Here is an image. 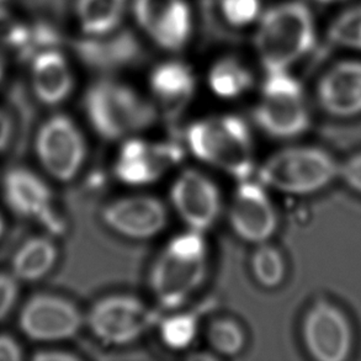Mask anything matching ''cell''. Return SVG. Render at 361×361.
I'll return each mask as SVG.
<instances>
[{"instance_id": "obj_1", "label": "cell", "mask_w": 361, "mask_h": 361, "mask_svg": "<svg viewBox=\"0 0 361 361\" xmlns=\"http://www.w3.org/2000/svg\"><path fill=\"white\" fill-rule=\"evenodd\" d=\"M186 146L196 159L245 180L255 171L254 142L248 123L235 115L196 120L185 132Z\"/></svg>"}, {"instance_id": "obj_2", "label": "cell", "mask_w": 361, "mask_h": 361, "mask_svg": "<svg viewBox=\"0 0 361 361\" xmlns=\"http://www.w3.org/2000/svg\"><path fill=\"white\" fill-rule=\"evenodd\" d=\"M207 271V245L200 232L189 230L173 238L157 257L149 288L166 310L184 305L199 290Z\"/></svg>"}, {"instance_id": "obj_3", "label": "cell", "mask_w": 361, "mask_h": 361, "mask_svg": "<svg viewBox=\"0 0 361 361\" xmlns=\"http://www.w3.org/2000/svg\"><path fill=\"white\" fill-rule=\"evenodd\" d=\"M84 110L90 126L105 141H125L156 123L154 104L127 84L113 79L94 83L84 98Z\"/></svg>"}, {"instance_id": "obj_4", "label": "cell", "mask_w": 361, "mask_h": 361, "mask_svg": "<svg viewBox=\"0 0 361 361\" xmlns=\"http://www.w3.org/2000/svg\"><path fill=\"white\" fill-rule=\"evenodd\" d=\"M314 23L306 5L291 1L264 14L255 46L267 73L285 72L314 44Z\"/></svg>"}, {"instance_id": "obj_5", "label": "cell", "mask_w": 361, "mask_h": 361, "mask_svg": "<svg viewBox=\"0 0 361 361\" xmlns=\"http://www.w3.org/2000/svg\"><path fill=\"white\" fill-rule=\"evenodd\" d=\"M339 163L317 147H288L263 161L258 180L290 195H308L322 190L338 178Z\"/></svg>"}, {"instance_id": "obj_6", "label": "cell", "mask_w": 361, "mask_h": 361, "mask_svg": "<svg viewBox=\"0 0 361 361\" xmlns=\"http://www.w3.org/2000/svg\"><path fill=\"white\" fill-rule=\"evenodd\" d=\"M253 118L255 125L271 138L301 136L311 125L302 85L286 71L268 73Z\"/></svg>"}, {"instance_id": "obj_7", "label": "cell", "mask_w": 361, "mask_h": 361, "mask_svg": "<svg viewBox=\"0 0 361 361\" xmlns=\"http://www.w3.org/2000/svg\"><path fill=\"white\" fill-rule=\"evenodd\" d=\"M159 319V313L130 295H111L99 300L85 318L90 332L113 345L135 342Z\"/></svg>"}, {"instance_id": "obj_8", "label": "cell", "mask_w": 361, "mask_h": 361, "mask_svg": "<svg viewBox=\"0 0 361 361\" xmlns=\"http://www.w3.org/2000/svg\"><path fill=\"white\" fill-rule=\"evenodd\" d=\"M35 149L44 171L59 181L75 178L87 157L83 133L66 115H54L41 125Z\"/></svg>"}, {"instance_id": "obj_9", "label": "cell", "mask_w": 361, "mask_h": 361, "mask_svg": "<svg viewBox=\"0 0 361 361\" xmlns=\"http://www.w3.org/2000/svg\"><path fill=\"white\" fill-rule=\"evenodd\" d=\"M184 154L185 151L178 142L130 137L118 149L114 173L126 185H149L178 166Z\"/></svg>"}, {"instance_id": "obj_10", "label": "cell", "mask_w": 361, "mask_h": 361, "mask_svg": "<svg viewBox=\"0 0 361 361\" xmlns=\"http://www.w3.org/2000/svg\"><path fill=\"white\" fill-rule=\"evenodd\" d=\"M79 308L66 298L41 293L25 303L19 316V327L36 342H57L74 337L83 326Z\"/></svg>"}, {"instance_id": "obj_11", "label": "cell", "mask_w": 361, "mask_h": 361, "mask_svg": "<svg viewBox=\"0 0 361 361\" xmlns=\"http://www.w3.org/2000/svg\"><path fill=\"white\" fill-rule=\"evenodd\" d=\"M303 344L318 361H343L352 350V329L344 313L326 300L308 308L302 322Z\"/></svg>"}, {"instance_id": "obj_12", "label": "cell", "mask_w": 361, "mask_h": 361, "mask_svg": "<svg viewBox=\"0 0 361 361\" xmlns=\"http://www.w3.org/2000/svg\"><path fill=\"white\" fill-rule=\"evenodd\" d=\"M171 202L189 230L204 233L220 217L222 200L215 181L197 169H185L171 188Z\"/></svg>"}, {"instance_id": "obj_13", "label": "cell", "mask_w": 361, "mask_h": 361, "mask_svg": "<svg viewBox=\"0 0 361 361\" xmlns=\"http://www.w3.org/2000/svg\"><path fill=\"white\" fill-rule=\"evenodd\" d=\"M230 224L240 238L250 243H264L278 227V214L260 181H238L230 207Z\"/></svg>"}, {"instance_id": "obj_14", "label": "cell", "mask_w": 361, "mask_h": 361, "mask_svg": "<svg viewBox=\"0 0 361 361\" xmlns=\"http://www.w3.org/2000/svg\"><path fill=\"white\" fill-rule=\"evenodd\" d=\"M102 217L110 230L122 237L149 240L166 228L168 210L154 196H125L109 202Z\"/></svg>"}, {"instance_id": "obj_15", "label": "cell", "mask_w": 361, "mask_h": 361, "mask_svg": "<svg viewBox=\"0 0 361 361\" xmlns=\"http://www.w3.org/2000/svg\"><path fill=\"white\" fill-rule=\"evenodd\" d=\"M152 97L158 115L168 122L183 116L195 93V78L191 69L180 62L161 63L152 72Z\"/></svg>"}, {"instance_id": "obj_16", "label": "cell", "mask_w": 361, "mask_h": 361, "mask_svg": "<svg viewBox=\"0 0 361 361\" xmlns=\"http://www.w3.org/2000/svg\"><path fill=\"white\" fill-rule=\"evenodd\" d=\"M317 98L323 110L332 116L360 115V62H342L329 69L318 84Z\"/></svg>"}, {"instance_id": "obj_17", "label": "cell", "mask_w": 361, "mask_h": 361, "mask_svg": "<svg viewBox=\"0 0 361 361\" xmlns=\"http://www.w3.org/2000/svg\"><path fill=\"white\" fill-rule=\"evenodd\" d=\"M75 49L84 63L102 72L116 71L138 63L143 56L141 42L128 30L79 41Z\"/></svg>"}, {"instance_id": "obj_18", "label": "cell", "mask_w": 361, "mask_h": 361, "mask_svg": "<svg viewBox=\"0 0 361 361\" xmlns=\"http://www.w3.org/2000/svg\"><path fill=\"white\" fill-rule=\"evenodd\" d=\"M31 74L35 95L44 105L63 103L73 89L68 62L56 49H44L35 54Z\"/></svg>"}, {"instance_id": "obj_19", "label": "cell", "mask_w": 361, "mask_h": 361, "mask_svg": "<svg viewBox=\"0 0 361 361\" xmlns=\"http://www.w3.org/2000/svg\"><path fill=\"white\" fill-rule=\"evenodd\" d=\"M4 199L11 211L23 217H39L51 207V191L44 181L26 168L6 173L3 183Z\"/></svg>"}, {"instance_id": "obj_20", "label": "cell", "mask_w": 361, "mask_h": 361, "mask_svg": "<svg viewBox=\"0 0 361 361\" xmlns=\"http://www.w3.org/2000/svg\"><path fill=\"white\" fill-rule=\"evenodd\" d=\"M191 32V13L184 0H166L153 25L151 35L157 44L169 51L180 49Z\"/></svg>"}, {"instance_id": "obj_21", "label": "cell", "mask_w": 361, "mask_h": 361, "mask_svg": "<svg viewBox=\"0 0 361 361\" xmlns=\"http://www.w3.org/2000/svg\"><path fill=\"white\" fill-rule=\"evenodd\" d=\"M57 260V248L52 240L35 237L26 240L13 258L15 278L24 281H35L44 278L54 268Z\"/></svg>"}, {"instance_id": "obj_22", "label": "cell", "mask_w": 361, "mask_h": 361, "mask_svg": "<svg viewBox=\"0 0 361 361\" xmlns=\"http://www.w3.org/2000/svg\"><path fill=\"white\" fill-rule=\"evenodd\" d=\"M126 0H77V15L85 34L100 36L118 27Z\"/></svg>"}, {"instance_id": "obj_23", "label": "cell", "mask_w": 361, "mask_h": 361, "mask_svg": "<svg viewBox=\"0 0 361 361\" xmlns=\"http://www.w3.org/2000/svg\"><path fill=\"white\" fill-rule=\"evenodd\" d=\"M209 84L217 97L235 99L249 90L253 84V77L240 61L225 59L211 69Z\"/></svg>"}, {"instance_id": "obj_24", "label": "cell", "mask_w": 361, "mask_h": 361, "mask_svg": "<svg viewBox=\"0 0 361 361\" xmlns=\"http://www.w3.org/2000/svg\"><path fill=\"white\" fill-rule=\"evenodd\" d=\"M250 269L255 281L265 288H275L283 283L286 264L283 254L268 242L259 243L250 259Z\"/></svg>"}, {"instance_id": "obj_25", "label": "cell", "mask_w": 361, "mask_h": 361, "mask_svg": "<svg viewBox=\"0 0 361 361\" xmlns=\"http://www.w3.org/2000/svg\"><path fill=\"white\" fill-rule=\"evenodd\" d=\"M206 339L214 352L222 357H235L245 347V333L232 318H216L207 326Z\"/></svg>"}, {"instance_id": "obj_26", "label": "cell", "mask_w": 361, "mask_h": 361, "mask_svg": "<svg viewBox=\"0 0 361 361\" xmlns=\"http://www.w3.org/2000/svg\"><path fill=\"white\" fill-rule=\"evenodd\" d=\"M161 342L173 350L190 347L199 332V316L196 312H176L159 319Z\"/></svg>"}, {"instance_id": "obj_27", "label": "cell", "mask_w": 361, "mask_h": 361, "mask_svg": "<svg viewBox=\"0 0 361 361\" xmlns=\"http://www.w3.org/2000/svg\"><path fill=\"white\" fill-rule=\"evenodd\" d=\"M333 44L361 49V8L343 13L329 30Z\"/></svg>"}, {"instance_id": "obj_28", "label": "cell", "mask_w": 361, "mask_h": 361, "mask_svg": "<svg viewBox=\"0 0 361 361\" xmlns=\"http://www.w3.org/2000/svg\"><path fill=\"white\" fill-rule=\"evenodd\" d=\"M32 29L9 11L0 9V44L26 51L31 41Z\"/></svg>"}, {"instance_id": "obj_29", "label": "cell", "mask_w": 361, "mask_h": 361, "mask_svg": "<svg viewBox=\"0 0 361 361\" xmlns=\"http://www.w3.org/2000/svg\"><path fill=\"white\" fill-rule=\"evenodd\" d=\"M221 13L232 26H245L257 19L259 0H221Z\"/></svg>"}, {"instance_id": "obj_30", "label": "cell", "mask_w": 361, "mask_h": 361, "mask_svg": "<svg viewBox=\"0 0 361 361\" xmlns=\"http://www.w3.org/2000/svg\"><path fill=\"white\" fill-rule=\"evenodd\" d=\"M166 0H133V13L137 23L147 32L151 31Z\"/></svg>"}, {"instance_id": "obj_31", "label": "cell", "mask_w": 361, "mask_h": 361, "mask_svg": "<svg viewBox=\"0 0 361 361\" xmlns=\"http://www.w3.org/2000/svg\"><path fill=\"white\" fill-rule=\"evenodd\" d=\"M338 176L353 190L361 194V152L339 163Z\"/></svg>"}, {"instance_id": "obj_32", "label": "cell", "mask_w": 361, "mask_h": 361, "mask_svg": "<svg viewBox=\"0 0 361 361\" xmlns=\"http://www.w3.org/2000/svg\"><path fill=\"white\" fill-rule=\"evenodd\" d=\"M18 293L19 286L16 279L8 274L0 273V321L11 311L18 298Z\"/></svg>"}, {"instance_id": "obj_33", "label": "cell", "mask_w": 361, "mask_h": 361, "mask_svg": "<svg viewBox=\"0 0 361 361\" xmlns=\"http://www.w3.org/2000/svg\"><path fill=\"white\" fill-rule=\"evenodd\" d=\"M21 357L19 343L8 334H0V361H19Z\"/></svg>"}, {"instance_id": "obj_34", "label": "cell", "mask_w": 361, "mask_h": 361, "mask_svg": "<svg viewBox=\"0 0 361 361\" xmlns=\"http://www.w3.org/2000/svg\"><path fill=\"white\" fill-rule=\"evenodd\" d=\"M35 361H78L79 357L72 353L62 350H42L32 357Z\"/></svg>"}, {"instance_id": "obj_35", "label": "cell", "mask_w": 361, "mask_h": 361, "mask_svg": "<svg viewBox=\"0 0 361 361\" xmlns=\"http://www.w3.org/2000/svg\"><path fill=\"white\" fill-rule=\"evenodd\" d=\"M11 138V122L6 114L0 110V152L9 145Z\"/></svg>"}, {"instance_id": "obj_36", "label": "cell", "mask_w": 361, "mask_h": 361, "mask_svg": "<svg viewBox=\"0 0 361 361\" xmlns=\"http://www.w3.org/2000/svg\"><path fill=\"white\" fill-rule=\"evenodd\" d=\"M3 232H4V220H3V217L0 216V237L3 235Z\"/></svg>"}, {"instance_id": "obj_37", "label": "cell", "mask_w": 361, "mask_h": 361, "mask_svg": "<svg viewBox=\"0 0 361 361\" xmlns=\"http://www.w3.org/2000/svg\"><path fill=\"white\" fill-rule=\"evenodd\" d=\"M319 3H324V4H329V3H337V1H343V0H318Z\"/></svg>"}, {"instance_id": "obj_38", "label": "cell", "mask_w": 361, "mask_h": 361, "mask_svg": "<svg viewBox=\"0 0 361 361\" xmlns=\"http://www.w3.org/2000/svg\"><path fill=\"white\" fill-rule=\"evenodd\" d=\"M3 77V62H1V59H0V79Z\"/></svg>"}]
</instances>
